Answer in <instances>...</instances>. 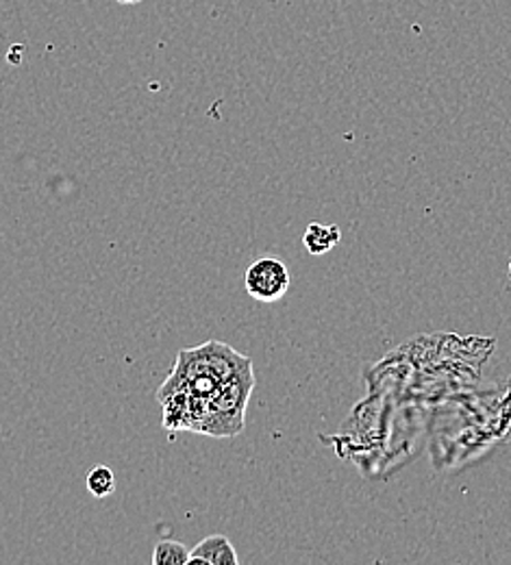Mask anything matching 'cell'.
Wrapping results in <instances>:
<instances>
[{"mask_svg":"<svg viewBox=\"0 0 511 565\" xmlns=\"http://www.w3.org/2000/svg\"><path fill=\"white\" fill-rule=\"evenodd\" d=\"M246 367H253L248 356L235 353L231 347L216 340L205 342L199 349H188L177 354L174 367L168 381L159 387L157 398L172 392H188L210 398L224 381Z\"/></svg>","mask_w":511,"mask_h":565,"instance_id":"1","label":"cell"},{"mask_svg":"<svg viewBox=\"0 0 511 565\" xmlns=\"http://www.w3.org/2000/svg\"><path fill=\"white\" fill-rule=\"evenodd\" d=\"M255 387L253 367H246L224 381L219 390L210 396V420L205 426V435L231 437L237 435L244 426L246 403Z\"/></svg>","mask_w":511,"mask_h":565,"instance_id":"2","label":"cell"},{"mask_svg":"<svg viewBox=\"0 0 511 565\" xmlns=\"http://www.w3.org/2000/svg\"><path fill=\"white\" fill-rule=\"evenodd\" d=\"M244 287L259 302H277L290 289V270L284 262L275 257H264L248 266L244 275Z\"/></svg>","mask_w":511,"mask_h":565,"instance_id":"3","label":"cell"},{"mask_svg":"<svg viewBox=\"0 0 511 565\" xmlns=\"http://www.w3.org/2000/svg\"><path fill=\"white\" fill-rule=\"evenodd\" d=\"M188 564L237 565L239 557H237L233 544L224 535H210L190 551Z\"/></svg>","mask_w":511,"mask_h":565,"instance_id":"4","label":"cell"},{"mask_svg":"<svg viewBox=\"0 0 511 565\" xmlns=\"http://www.w3.org/2000/svg\"><path fill=\"white\" fill-rule=\"evenodd\" d=\"M340 237H342L340 226L311 222L302 235V244L309 255H327L331 248L340 244Z\"/></svg>","mask_w":511,"mask_h":565,"instance_id":"5","label":"cell"},{"mask_svg":"<svg viewBox=\"0 0 511 565\" xmlns=\"http://www.w3.org/2000/svg\"><path fill=\"white\" fill-rule=\"evenodd\" d=\"M190 548L174 540H163L152 551V565H188Z\"/></svg>","mask_w":511,"mask_h":565,"instance_id":"6","label":"cell"},{"mask_svg":"<svg viewBox=\"0 0 511 565\" xmlns=\"http://www.w3.org/2000/svg\"><path fill=\"white\" fill-rule=\"evenodd\" d=\"M85 486L94 498H107L116 492V477L107 466H96L85 477Z\"/></svg>","mask_w":511,"mask_h":565,"instance_id":"7","label":"cell"},{"mask_svg":"<svg viewBox=\"0 0 511 565\" xmlns=\"http://www.w3.org/2000/svg\"><path fill=\"white\" fill-rule=\"evenodd\" d=\"M116 2H120V4H140L142 0H116Z\"/></svg>","mask_w":511,"mask_h":565,"instance_id":"8","label":"cell"}]
</instances>
